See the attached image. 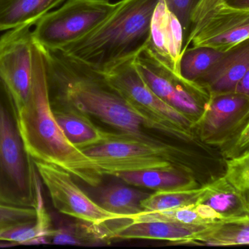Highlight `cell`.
<instances>
[{
	"label": "cell",
	"instance_id": "obj_23",
	"mask_svg": "<svg viewBox=\"0 0 249 249\" xmlns=\"http://www.w3.org/2000/svg\"><path fill=\"white\" fill-rule=\"evenodd\" d=\"M204 191L205 185L191 190L155 191L142 202V206L143 211L152 212L197 204Z\"/></svg>",
	"mask_w": 249,
	"mask_h": 249
},
{
	"label": "cell",
	"instance_id": "obj_21",
	"mask_svg": "<svg viewBox=\"0 0 249 249\" xmlns=\"http://www.w3.org/2000/svg\"><path fill=\"white\" fill-rule=\"evenodd\" d=\"M225 52L209 47H189L183 51L180 72L184 78L198 83L223 57Z\"/></svg>",
	"mask_w": 249,
	"mask_h": 249
},
{
	"label": "cell",
	"instance_id": "obj_3",
	"mask_svg": "<svg viewBox=\"0 0 249 249\" xmlns=\"http://www.w3.org/2000/svg\"><path fill=\"white\" fill-rule=\"evenodd\" d=\"M41 190L35 160L19 128L14 99L0 80V204L36 209Z\"/></svg>",
	"mask_w": 249,
	"mask_h": 249
},
{
	"label": "cell",
	"instance_id": "obj_5",
	"mask_svg": "<svg viewBox=\"0 0 249 249\" xmlns=\"http://www.w3.org/2000/svg\"><path fill=\"white\" fill-rule=\"evenodd\" d=\"M111 0H67L35 24V42L58 50L90 32L116 7Z\"/></svg>",
	"mask_w": 249,
	"mask_h": 249
},
{
	"label": "cell",
	"instance_id": "obj_9",
	"mask_svg": "<svg viewBox=\"0 0 249 249\" xmlns=\"http://www.w3.org/2000/svg\"><path fill=\"white\" fill-rule=\"evenodd\" d=\"M249 39V8L218 6L190 27L184 50L204 46L227 52Z\"/></svg>",
	"mask_w": 249,
	"mask_h": 249
},
{
	"label": "cell",
	"instance_id": "obj_16",
	"mask_svg": "<svg viewBox=\"0 0 249 249\" xmlns=\"http://www.w3.org/2000/svg\"><path fill=\"white\" fill-rule=\"evenodd\" d=\"M67 0H0V31L35 25Z\"/></svg>",
	"mask_w": 249,
	"mask_h": 249
},
{
	"label": "cell",
	"instance_id": "obj_14",
	"mask_svg": "<svg viewBox=\"0 0 249 249\" xmlns=\"http://www.w3.org/2000/svg\"><path fill=\"white\" fill-rule=\"evenodd\" d=\"M249 70V39L225 52L198 82L210 93L234 92Z\"/></svg>",
	"mask_w": 249,
	"mask_h": 249
},
{
	"label": "cell",
	"instance_id": "obj_7",
	"mask_svg": "<svg viewBox=\"0 0 249 249\" xmlns=\"http://www.w3.org/2000/svg\"><path fill=\"white\" fill-rule=\"evenodd\" d=\"M35 163L41 181L59 213L94 225L124 219L93 201L75 184L70 172L52 164L35 160Z\"/></svg>",
	"mask_w": 249,
	"mask_h": 249
},
{
	"label": "cell",
	"instance_id": "obj_12",
	"mask_svg": "<svg viewBox=\"0 0 249 249\" xmlns=\"http://www.w3.org/2000/svg\"><path fill=\"white\" fill-rule=\"evenodd\" d=\"M118 222V226L112 227L113 239L155 240L182 245L197 246L200 234L208 227L165 222L131 224L124 219Z\"/></svg>",
	"mask_w": 249,
	"mask_h": 249
},
{
	"label": "cell",
	"instance_id": "obj_8",
	"mask_svg": "<svg viewBox=\"0 0 249 249\" xmlns=\"http://www.w3.org/2000/svg\"><path fill=\"white\" fill-rule=\"evenodd\" d=\"M32 26H18L0 38V80L10 91L17 111L26 103L32 89Z\"/></svg>",
	"mask_w": 249,
	"mask_h": 249
},
{
	"label": "cell",
	"instance_id": "obj_30",
	"mask_svg": "<svg viewBox=\"0 0 249 249\" xmlns=\"http://www.w3.org/2000/svg\"><path fill=\"white\" fill-rule=\"evenodd\" d=\"M228 3L231 5L249 8V0H229Z\"/></svg>",
	"mask_w": 249,
	"mask_h": 249
},
{
	"label": "cell",
	"instance_id": "obj_17",
	"mask_svg": "<svg viewBox=\"0 0 249 249\" xmlns=\"http://www.w3.org/2000/svg\"><path fill=\"white\" fill-rule=\"evenodd\" d=\"M55 119L69 141L81 149L102 143L111 135L94 125L86 114L70 108L53 110Z\"/></svg>",
	"mask_w": 249,
	"mask_h": 249
},
{
	"label": "cell",
	"instance_id": "obj_2",
	"mask_svg": "<svg viewBox=\"0 0 249 249\" xmlns=\"http://www.w3.org/2000/svg\"><path fill=\"white\" fill-rule=\"evenodd\" d=\"M159 1L118 0L97 26L58 50L101 73L132 61L147 47Z\"/></svg>",
	"mask_w": 249,
	"mask_h": 249
},
{
	"label": "cell",
	"instance_id": "obj_6",
	"mask_svg": "<svg viewBox=\"0 0 249 249\" xmlns=\"http://www.w3.org/2000/svg\"><path fill=\"white\" fill-rule=\"evenodd\" d=\"M133 63L141 77L159 97L187 115L195 125L197 124L211 99L206 87L174 74L146 48Z\"/></svg>",
	"mask_w": 249,
	"mask_h": 249
},
{
	"label": "cell",
	"instance_id": "obj_15",
	"mask_svg": "<svg viewBox=\"0 0 249 249\" xmlns=\"http://www.w3.org/2000/svg\"><path fill=\"white\" fill-rule=\"evenodd\" d=\"M115 177L130 185L155 191L191 190L201 187L193 174L183 170H143L120 172Z\"/></svg>",
	"mask_w": 249,
	"mask_h": 249
},
{
	"label": "cell",
	"instance_id": "obj_29",
	"mask_svg": "<svg viewBox=\"0 0 249 249\" xmlns=\"http://www.w3.org/2000/svg\"><path fill=\"white\" fill-rule=\"evenodd\" d=\"M234 92L249 96V70L237 85Z\"/></svg>",
	"mask_w": 249,
	"mask_h": 249
},
{
	"label": "cell",
	"instance_id": "obj_1",
	"mask_svg": "<svg viewBox=\"0 0 249 249\" xmlns=\"http://www.w3.org/2000/svg\"><path fill=\"white\" fill-rule=\"evenodd\" d=\"M33 75L30 94L17 111L26 150L34 160L56 165L90 187L100 185L104 175L94 162L64 135L48 95L41 47L34 39Z\"/></svg>",
	"mask_w": 249,
	"mask_h": 249
},
{
	"label": "cell",
	"instance_id": "obj_19",
	"mask_svg": "<svg viewBox=\"0 0 249 249\" xmlns=\"http://www.w3.org/2000/svg\"><path fill=\"white\" fill-rule=\"evenodd\" d=\"M80 221L53 229L50 243L57 245L97 246L109 244L113 239L112 228Z\"/></svg>",
	"mask_w": 249,
	"mask_h": 249
},
{
	"label": "cell",
	"instance_id": "obj_4",
	"mask_svg": "<svg viewBox=\"0 0 249 249\" xmlns=\"http://www.w3.org/2000/svg\"><path fill=\"white\" fill-rule=\"evenodd\" d=\"M102 74L112 88L147 119L151 128L184 143L199 140L194 123L149 88L136 70L133 60Z\"/></svg>",
	"mask_w": 249,
	"mask_h": 249
},
{
	"label": "cell",
	"instance_id": "obj_28",
	"mask_svg": "<svg viewBox=\"0 0 249 249\" xmlns=\"http://www.w3.org/2000/svg\"><path fill=\"white\" fill-rule=\"evenodd\" d=\"M229 0H197L190 19V27L201 20L208 13L218 6L228 2Z\"/></svg>",
	"mask_w": 249,
	"mask_h": 249
},
{
	"label": "cell",
	"instance_id": "obj_11",
	"mask_svg": "<svg viewBox=\"0 0 249 249\" xmlns=\"http://www.w3.org/2000/svg\"><path fill=\"white\" fill-rule=\"evenodd\" d=\"M150 38L146 49L174 74L181 76L180 61L184 49V30L179 19L160 0L151 20Z\"/></svg>",
	"mask_w": 249,
	"mask_h": 249
},
{
	"label": "cell",
	"instance_id": "obj_18",
	"mask_svg": "<svg viewBox=\"0 0 249 249\" xmlns=\"http://www.w3.org/2000/svg\"><path fill=\"white\" fill-rule=\"evenodd\" d=\"M127 223L139 222H177L187 225H209L222 224L217 215L206 205L202 203L160 211H143L124 219Z\"/></svg>",
	"mask_w": 249,
	"mask_h": 249
},
{
	"label": "cell",
	"instance_id": "obj_10",
	"mask_svg": "<svg viewBox=\"0 0 249 249\" xmlns=\"http://www.w3.org/2000/svg\"><path fill=\"white\" fill-rule=\"evenodd\" d=\"M249 112V96L235 92L211 93L209 105L196 125V134L206 144L222 147L241 128Z\"/></svg>",
	"mask_w": 249,
	"mask_h": 249
},
{
	"label": "cell",
	"instance_id": "obj_22",
	"mask_svg": "<svg viewBox=\"0 0 249 249\" xmlns=\"http://www.w3.org/2000/svg\"><path fill=\"white\" fill-rule=\"evenodd\" d=\"M249 245V221L209 225L200 234L197 246Z\"/></svg>",
	"mask_w": 249,
	"mask_h": 249
},
{
	"label": "cell",
	"instance_id": "obj_27",
	"mask_svg": "<svg viewBox=\"0 0 249 249\" xmlns=\"http://www.w3.org/2000/svg\"><path fill=\"white\" fill-rule=\"evenodd\" d=\"M165 1L170 10L179 19L182 25L184 39L186 41L190 32L192 13L197 0H165Z\"/></svg>",
	"mask_w": 249,
	"mask_h": 249
},
{
	"label": "cell",
	"instance_id": "obj_13",
	"mask_svg": "<svg viewBox=\"0 0 249 249\" xmlns=\"http://www.w3.org/2000/svg\"><path fill=\"white\" fill-rule=\"evenodd\" d=\"M198 203L210 208L222 223L249 221V200L225 175L205 185Z\"/></svg>",
	"mask_w": 249,
	"mask_h": 249
},
{
	"label": "cell",
	"instance_id": "obj_26",
	"mask_svg": "<svg viewBox=\"0 0 249 249\" xmlns=\"http://www.w3.org/2000/svg\"><path fill=\"white\" fill-rule=\"evenodd\" d=\"M219 149L226 160L241 156L249 152V112L245 121L236 134Z\"/></svg>",
	"mask_w": 249,
	"mask_h": 249
},
{
	"label": "cell",
	"instance_id": "obj_25",
	"mask_svg": "<svg viewBox=\"0 0 249 249\" xmlns=\"http://www.w3.org/2000/svg\"><path fill=\"white\" fill-rule=\"evenodd\" d=\"M225 176L249 200V151L227 159Z\"/></svg>",
	"mask_w": 249,
	"mask_h": 249
},
{
	"label": "cell",
	"instance_id": "obj_20",
	"mask_svg": "<svg viewBox=\"0 0 249 249\" xmlns=\"http://www.w3.org/2000/svg\"><path fill=\"white\" fill-rule=\"evenodd\" d=\"M149 194L125 186H112L102 190L99 204L105 210L126 219L143 212L142 202Z\"/></svg>",
	"mask_w": 249,
	"mask_h": 249
},
{
	"label": "cell",
	"instance_id": "obj_24",
	"mask_svg": "<svg viewBox=\"0 0 249 249\" xmlns=\"http://www.w3.org/2000/svg\"><path fill=\"white\" fill-rule=\"evenodd\" d=\"M36 219V209L0 204V235L13 228L32 225Z\"/></svg>",
	"mask_w": 249,
	"mask_h": 249
}]
</instances>
